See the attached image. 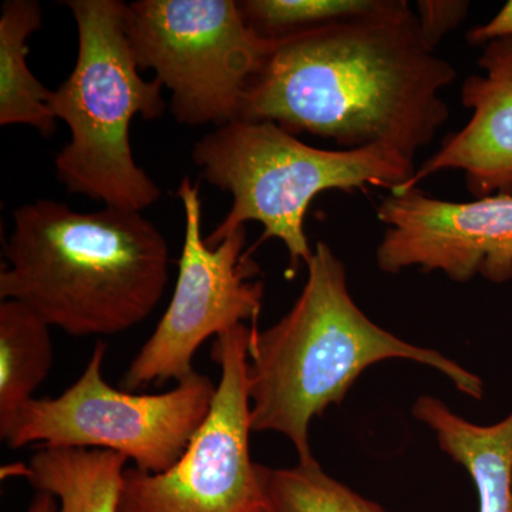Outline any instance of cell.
<instances>
[{
    "label": "cell",
    "instance_id": "4",
    "mask_svg": "<svg viewBox=\"0 0 512 512\" xmlns=\"http://www.w3.org/2000/svg\"><path fill=\"white\" fill-rule=\"evenodd\" d=\"M192 160L201 177L228 192L232 205L205 237L210 247L248 222L264 227V239L284 242L288 276L308 265L313 249L305 231L309 205L325 191L372 187L396 190L412 180L414 161L396 148L323 150L308 146L272 121L238 119L197 141Z\"/></svg>",
    "mask_w": 512,
    "mask_h": 512
},
{
    "label": "cell",
    "instance_id": "17",
    "mask_svg": "<svg viewBox=\"0 0 512 512\" xmlns=\"http://www.w3.org/2000/svg\"><path fill=\"white\" fill-rule=\"evenodd\" d=\"M384 0H242L249 28L266 40L285 39L342 20L375 12Z\"/></svg>",
    "mask_w": 512,
    "mask_h": 512
},
{
    "label": "cell",
    "instance_id": "6",
    "mask_svg": "<svg viewBox=\"0 0 512 512\" xmlns=\"http://www.w3.org/2000/svg\"><path fill=\"white\" fill-rule=\"evenodd\" d=\"M124 26L140 70L156 73L170 90L175 121L192 127L241 119L274 47L234 0H137L127 3Z\"/></svg>",
    "mask_w": 512,
    "mask_h": 512
},
{
    "label": "cell",
    "instance_id": "5",
    "mask_svg": "<svg viewBox=\"0 0 512 512\" xmlns=\"http://www.w3.org/2000/svg\"><path fill=\"white\" fill-rule=\"evenodd\" d=\"M121 0H69L77 28L76 64L53 90L57 120L70 140L57 153V180L70 194L104 207L143 212L161 197L160 187L134 160V117L157 120L167 104L160 80H146L128 45Z\"/></svg>",
    "mask_w": 512,
    "mask_h": 512
},
{
    "label": "cell",
    "instance_id": "18",
    "mask_svg": "<svg viewBox=\"0 0 512 512\" xmlns=\"http://www.w3.org/2000/svg\"><path fill=\"white\" fill-rule=\"evenodd\" d=\"M417 5L421 32L430 46L436 49L441 39L466 19L470 3L454 0H420Z\"/></svg>",
    "mask_w": 512,
    "mask_h": 512
},
{
    "label": "cell",
    "instance_id": "3",
    "mask_svg": "<svg viewBox=\"0 0 512 512\" xmlns=\"http://www.w3.org/2000/svg\"><path fill=\"white\" fill-rule=\"evenodd\" d=\"M291 311L275 325H252L248 359L251 429L282 434L299 461L312 460L315 417L340 404L367 367L407 359L439 370L461 393L483 399L484 383L454 360L380 328L356 305L342 259L318 242Z\"/></svg>",
    "mask_w": 512,
    "mask_h": 512
},
{
    "label": "cell",
    "instance_id": "7",
    "mask_svg": "<svg viewBox=\"0 0 512 512\" xmlns=\"http://www.w3.org/2000/svg\"><path fill=\"white\" fill-rule=\"evenodd\" d=\"M107 346L97 342L82 376L55 399H33L0 433L9 447L101 448L163 473L185 453L211 412L217 384L192 373L161 394L113 389L103 377Z\"/></svg>",
    "mask_w": 512,
    "mask_h": 512
},
{
    "label": "cell",
    "instance_id": "19",
    "mask_svg": "<svg viewBox=\"0 0 512 512\" xmlns=\"http://www.w3.org/2000/svg\"><path fill=\"white\" fill-rule=\"evenodd\" d=\"M512 36V0L485 25L474 26L467 33L471 45H487L491 40Z\"/></svg>",
    "mask_w": 512,
    "mask_h": 512
},
{
    "label": "cell",
    "instance_id": "16",
    "mask_svg": "<svg viewBox=\"0 0 512 512\" xmlns=\"http://www.w3.org/2000/svg\"><path fill=\"white\" fill-rule=\"evenodd\" d=\"M272 512H386L323 471L316 458L291 468L262 467Z\"/></svg>",
    "mask_w": 512,
    "mask_h": 512
},
{
    "label": "cell",
    "instance_id": "13",
    "mask_svg": "<svg viewBox=\"0 0 512 512\" xmlns=\"http://www.w3.org/2000/svg\"><path fill=\"white\" fill-rule=\"evenodd\" d=\"M128 458L101 448L43 446L16 466L37 491L53 495L59 512H119Z\"/></svg>",
    "mask_w": 512,
    "mask_h": 512
},
{
    "label": "cell",
    "instance_id": "1",
    "mask_svg": "<svg viewBox=\"0 0 512 512\" xmlns=\"http://www.w3.org/2000/svg\"><path fill=\"white\" fill-rule=\"evenodd\" d=\"M456 77L412 6L384 0L367 15L275 40L241 119L330 138L346 150L383 144L414 161L446 124L441 90Z\"/></svg>",
    "mask_w": 512,
    "mask_h": 512
},
{
    "label": "cell",
    "instance_id": "12",
    "mask_svg": "<svg viewBox=\"0 0 512 512\" xmlns=\"http://www.w3.org/2000/svg\"><path fill=\"white\" fill-rule=\"evenodd\" d=\"M413 416L436 434L448 457L476 485L478 512H512V412L490 426L471 423L443 400L421 396Z\"/></svg>",
    "mask_w": 512,
    "mask_h": 512
},
{
    "label": "cell",
    "instance_id": "8",
    "mask_svg": "<svg viewBox=\"0 0 512 512\" xmlns=\"http://www.w3.org/2000/svg\"><path fill=\"white\" fill-rule=\"evenodd\" d=\"M252 325L215 338L221 369L207 420L173 467L124 471L119 512H261L268 507L264 474L249 448L248 359Z\"/></svg>",
    "mask_w": 512,
    "mask_h": 512
},
{
    "label": "cell",
    "instance_id": "21",
    "mask_svg": "<svg viewBox=\"0 0 512 512\" xmlns=\"http://www.w3.org/2000/svg\"><path fill=\"white\" fill-rule=\"evenodd\" d=\"M261 512H272L271 510H269V507H266L264 511H261Z\"/></svg>",
    "mask_w": 512,
    "mask_h": 512
},
{
    "label": "cell",
    "instance_id": "2",
    "mask_svg": "<svg viewBox=\"0 0 512 512\" xmlns=\"http://www.w3.org/2000/svg\"><path fill=\"white\" fill-rule=\"evenodd\" d=\"M3 259L0 299L82 338L116 335L151 315L168 284L170 248L143 212L36 200L13 211Z\"/></svg>",
    "mask_w": 512,
    "mask_h": 512
},
{
    "label": "cell",
    "instance_id": "9",
    "mask_svg": "<svg viewBox=\"0 0 512 512\" xmlns=\"http://www.w3.org/2000/svg\"><path fill=\"white\" fill-rule=\"evenodd\" d=\"M177 197L185 218L177 284L163 318L124 375L130 392L187 379L204 342L247 322L256 325L262 309L264 282L252 251L245 252L247 228L210 247L202 235L200 185L183 178Z\"/></svg>",
    "mask_w": 512,
    "mask_h": 512
},
{
    "label": "cell",
    "instance_id": "10",
    "mask_svg": "<svg viewBox=\"0 0 512 512\" xmlns=\"http://www.w3.org/2000/svg\"><path fill=\"white\" fill-rule=\"evenodd\" d=\"M377 218L386 232L376 261L387 274L419 268L460 284L476 276L512 281V195L454 202L416 187L384 197Z\"/></svg>",
    "mask_w": 512,
    "mask_h": 512
},
{
    "label": "cell",
    "instance_id": "20",
    "mask_svg": "<svg viewBox=\"0 0 512 512\" xmlns=\"http://www.w3.org/2000/svg\"><path fill=\"white\" fill-rule=\"evenodd\" d=\"M28 512H59V503L53 495L37 491L29 505Z\"/></svg>",
    "mask_w": 512,
    "mask_h": 512
},
{
    "label": "cell",
    "instance_id": "15",
    "mask_svg": "<svg viewBox=\"0 0 512 512\" xmlns=\"http://www.w3.org/2000/svg\"><path fill=\"white\" fill-rule=\"evenodd\" d=\"M52 326L18 301L0 303V433L32 402L53 366Z\"/></svg>",
    "mask_w": 512,
    "mask_h": 512
},
{
    "label": "cell",
    "instance_id": "11",
    "mask_svg": "<svg viewBox=\"0 0 512 512\" xmlns=\"http://www.w3.org/2000/svg\"><path fill=\"white\" fill-rule=\"evenodd\" d=\"M478 67L484 76H470L461 87V103L473 111L470 121L448 134L412 180L392 192L412 190L440 171L460 170L474 197L512 195V36L487 43Z\"/></svg>",
    "mask_w": 512,
    "mask_h": 512
},
{
    "label": "cell",
    "instance_id": "14",
    "mask_svg": "<svg viewBox=\"0 0 512 512\" xmlns=\"http://www.w3.org/2000/svg\"><path fill=\"white\" fill-rule=\"evenodd\" d=\"M43 10L36 0H6L0 13V126H29L42 136L56 133L50 107L53 90L29 69L28 42L42 28Z\"/></svg>",
    "mask_w": 512,
    "mask_h": 512
}]
</instances>
